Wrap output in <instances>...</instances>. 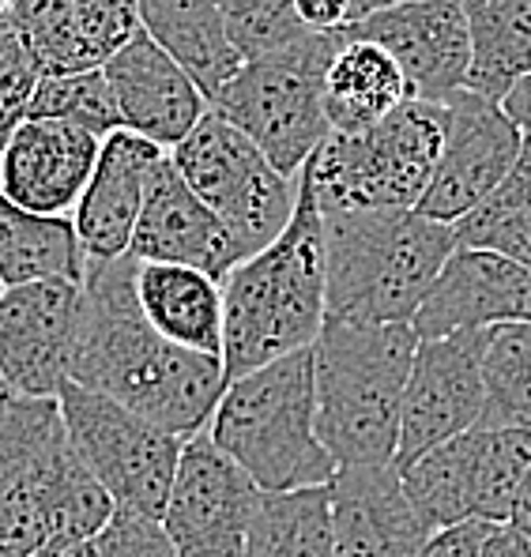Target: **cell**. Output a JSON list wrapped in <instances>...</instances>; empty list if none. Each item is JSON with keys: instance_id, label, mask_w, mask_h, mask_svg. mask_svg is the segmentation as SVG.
Masks as SVG:
<instances>
[{"instance_id": "cell-35", "label": "cell", "mask_w": 531, "mask_h": 557, "mask_svg": "<svg viewBox=\"0 0 531 557\" xmlns=\"http://www.w3.org/2000/svg\"><path fill=\"white\" fill-rule=\"evenodd\" d=\"M95 546L98 557H182L159 516H144L121 505L95 535Z\"/></svg>"}, {"instance_id": "cell-14", "label": "cell", "mask_w": 531, "mask_h": 557, "mask_svg": "<svg viewBox=\"0 0 531 557\" xmlns=\"http://www.w3.org/2000/svg\"><path fill=\"white\" fill-rule=\"evenodd\" d=\"M79 283L35 278L0 290V373L15 396H57L69 376Z\"/></svg>"}, {"instance_id": "cell-42", "label": "cell", "mask_w": 531, "mask_h": 557, "mask_svg": "<svg viewBox=\"0 0 531 557\" xmlns=\"http://www.w3.org/2000/svg\"><path fill=\"white\" fill-rule=\"evenodd\" d=\"M35 550L23 543H12V539H0V557H30Z\"/></svg>"}, {"instance_id": "cell-6", "label": "cell", "mask_w": 531, "mask_h": 557, "mask_svg": "<svg viewBox=\"0 0 531 557\" xmlns=\"http://www.w3.org/2000/svg\"><path fill=\"white\" fill-rule=\"evenodd\" d=\"M445 144V102L404 98L362 133H329L298 177L321 211L419 208Z\"/></svg>"}, {"instance_id": "cell-34", "label": "cell", "mask_w": 531, "mask_h": 557, "mask_svg": "<svg viewBox=\"0 0 531 557\" xmlns=\"http://www.w3.org/2000/svg\"><path fill=\"white\" fill-rule=\"evenodd\" d=\"M38 79H42V64L35 61L23 30L15 27L12 15H0V151L8 136L20 128V121H27Z\"/></svg>"}, {"instance_id": "cell-26", "label": "cell", "mask_w": 531, "mask_h": 557, "mask_svg": "<svg viewBox=\"0 0 531 557\" xmlns=\"http://www.w3.org/2000/svg\"><path fill=\"white\" fill-rule=\"evenodd\" d=\"M471 35L468 87L494 102L531 72V0H460Z\"/></svg>"}, {"instance_id": "cell-3", "label": "cell", "mask_w": 531, "mask_h": 557, "mask_svg": "<svg viewBox=\"0 0 531 557\" xmlns=\"http://www.w3.org/2000/svg\"><path fill=\"white\" fill-rule=\"evenodd\" d=\"M329 321L411 324L456 249L453 223L415 208L321 211Z\"/></svg>"}, {"instance_id": "cell-33", "label": "cell", "mask_w": 531, "mask_h": 557, "mask_svg": "<svg viewBox=\"0 0 531 557\" xmlns=\"http://www.w3.org/2000/svg\"><path fill=\"white\" fill-rule=\"evenodd\" d=\"M215 4L223 12L226 35L245 61L291 46L294 38L313 30L298 20L294 0H215Z\"/></svg>"}, {"instance_id": "cell-32", "label": "cell", "mask_w": 531, "mask_h": 557, "mask_svg": "<svg viewBox=\"0 0 531 557\" xmlns=\"http://www.w3.org/2000/svg\"><path fill=\"white\" fill-rule=\"evenodd\" d=\"M27 117H61L91 128L98 136H110L113 128H121L118 98L110 91L102 64L79 72H42Z\"/></svg>"}, {"instance_id": "cell-31", "label": "cell", "mask_w": 531, "mask_h": 557, "mask_svg": "<svg viewBox=\"0 0 531 557\" xmlns=\"http://www.w3.org/2000/svg\"><path fill=\"white\" fill-rule=\"evenodd\" d=\"M476 433V520L509 523L520 482L531 467V425H497Z\"/></svg>"}, {"instance_id": "cell-29", "label": "cell", "mask_w": 531, "mask_h": 557, "mask_svg": "<svg viewBox=\"0 0 531 557\" xmlns=\"http://www.w3.org/2000/svg\"><path fill=\"white\" fill-rule=\"evenodd\" d=\"M456 245H479L531 268V147L524 139L520 159L476 208L453 223Z\"/></svg>"}, {"instance_id": "cell-21", "label": "cell", "mask_w": 531, "mask_h": 557, "mask_svg": "<svg viewBox=\"0 0 531 557\" xmlns=\"http://www.w3.org/2000/svg\"><path fill=\"white\" fill-rule=\"evenodd\" d=\"M8 15L42 72L98 69L140 30L136 0H15Z\"/></svg>"}, {"instance_id": "cell-40", "label": "cell", "mask_w": 531, "mask_h": 557, "mask_svg": "<svg viewBox=\"0 0 531 557\" xmlns=\"http://www.w3.org/2000/svg\"><path fill=\"white\" fill-rule=\"evenodd\" d=\"M509 523H517L520 531H528L531 535V467H528L524 482H520V494H517V505H513Z\"/></svg>"}, {"instance_id": "cell-7", "label": "cell", "mask_w": 531, "mask_h": 557, "mask_svg": "<svg viewBox=\"0 0 531 557\" xmlns=\"http://www.w3.org/2000/svg\"><path fill=\"white\" fill-rule=\"evenodd\" d=\"M343 30H306L291 46L249 57L211 98V110L242 128L283 174L298 177L301 162L332 133L324 113V72Z\"/></svg>"}, {"instance_id": "cell-5", "label": "cell", "mask_w": 531, "mask_h": 557, "mask_svg": "<svg viewBox=\"0 0 531 557\" xmlns=\"http://www.w3.org/2000/svg\"><path fill=\"white\" fill-rule=\"evenodd\" d=\"M203 430L264 494L324 486L339 471L317 437L313 347L226 381Z\"/></svg>"}, {"instance_id": "cell-45", "label": "cell", "mask_w": 531, "mask_h": 557, "mask_svg": "<svg viewBox=\"0 0 531 557\" xmlns=\"http://www.w3.org/2000/svg\"><path fill=\"white\" fill-rule=\"evenodd\" d=\"M12 4H15V0H0V15H8V12H12Z\"/></svg>"}, {"instance_id": "cell-41", "label": "cell", "mask_w": 531, "mask_h": 557, "mask_svg": "<svg viewBox=\"0 0 531 557\" xmlns=\"http://www.w3.org/2000/svg\"><path fill=\"white\" fill-rule=\"evenodd\" d=\"M15 528H20V523H15V505L8 502V494L0 490V539H12L15 543Z\"/></svg>"}, {"instance_id": "cell-1", "label": "cell", "mask_w": 531, "mask_h": 557, "mask_svg": "<svg viewBox=\"0 0 531 557\" xmlns=\"http://www.w3.org/2000/svg\"><path fill=\"white\" fill-rule=\"evenodd\" d=\"M69 381L125 404L147 422L193 437L226 384L223 358L170 343L136 298V257H87L79 278Z\"/></svg>"}, {"instance_id": "cell-36", "label": "cell", "mask_w": 531, "mask_h": 557, "mask_svg": "<svg viewBox=\"0 0 531 557\" xmlns=\"http://www.w3.org/2000/svg\"><path fill=\"white\" fill-rule=\"evenodd\" d=\"M494 523L490 520H460L448 528L430 531L422 550L415 557H483V543Z\"/></svg>"}, {"instance_id": "cell-19", "label": "cell", "mask_w": 531, "mask_h": 557, "mask_svg": "<svg viewBox=\"0 0 531 557\" xmlns=\"http://www.w3.org/2000/svg\"><path fill=\"white\" fill-rule=\"evenodd\" d=\"M329 509L336 557H415L434 531L392 463L339 467L329 482Z\"/></svg>"}, {"instance_id": "cell-9", "label": "cell", "mask_w": 531, "mask_h": 557, "mask_svg": "<svg viewBox=\"0 0 531 557\" xmlns=\"http://www.w3.org/2000/svg\"><path fill=\"white\" fill-rule=\"evenodd\" d=\"M57 404L76 456L110 490L113 502L121 509L162 516L185 437L147 422L125 404L84 388L69 376L57 392Z\"/></svg>"}, {"instance_id": "cell-10", "label": "cell", "mask_w": 531, "mask_h": 557, "mask_svg": "<svg viewBox=\"0 0 531 557\" xmlns=\"http://www.w3.org/2000/svg\"><path fill=\"white\" fill-rule=\"evenodd\" d=\"M260 494L242 463L200 430L185 437L159 520L182 557H242Z\"/></svg>"}, {"instance_id": "cell-27", "label": "cell", "mask_w": 531, "mask_h": 557, "mask_svg": "<svg viewBox=\"0 0 531 557\" xmlns=\"http://www.w3.org/2000/svg\"><path fill=\"white\" fill-rule=\"evenodd\" d=\"M242 557H336L329 482L260 494Z\"/></svg>"}, {"instance_id": "cell-25", "label": "cell", "mask_w": 531, "mask_h": 557, "mask_svg": "<svg viewBox=\"0 0 531 557\" xmlns=\"http://www.w3.org/2000/svg\"><path fill=\"white\" fill-rule=\"evenodd\" d=\"M87 249L72 215H42L0 196V283H35V278H72L79 283Z\"/></svg>"}, {"instance_id": "cell-11", "label": "cell", "mask_w": 531, "mask_h": 557, "mask_svg": "<svg viewBox=\"0 0 531 557\" xmlns=\"http://www.w3.org/2000/svg\"><path fill=\"white\" fill-rule=\"evenodd\" d=\"M524 133L502 102L460 87L445 98V144L419 208L427 219L456 223L502 182L520 159Z\"/></svg>"}, {"instance_id": "cell-15", "label": "cell", "mask_w": 531, "mask_h": 557, "mask_svg": "<svg viewBox=\"0 0 531 557\" xmlns=\"http://www.w3.org/2000/svg\"><path fill=\"white\" fill-rule=\"evenodd\" d=\"M509 321H531V268L494 249L456 245L415 309L411 327L419 339H437Z\"/></svg>"}, {"instance_id": "cell-18", "label": "cell", "mask_w": 531, "mask_h": 557, "mask_svg": "<svg viewBox=\"0 0 531 557\" xmlns=\"http://www.w3.org/2000/svg\"><path fill=\"white\" fill-rule=\"evenodd\" d=\"M102 72L118 98L121 128L155 139L166 151L208 113V98L196 79L144 27L106 57Z\"/></svg>"}, {"instance_id": "cell-44", "label": "cell", "mask_w": 531, "mask_h": 557, "mask_svg": "<svg viewBox=\"0 0 531 557\" xmlns=\"http://www.w3.org/2000/svg\"><path fill=\"white\" fill-rule=\"evenodd\" d=\"M8 399H15V392L8 388V381H4V373H0V407L8 404Z\"/></svg>"}, {"instance_id": "cell-8", "label": "cell", "mask_w": 531, "mask_h": 557, "mask_svg": "<svg viewBox=\"0 0 531 557\" xmlns=\"http://www.w3.org/2000/svg\"><path fill=\"white\" fill-rule=\"evenodd\" d=\"M193 193L231 226L245 257L283 234L298 203V177L283 174L242 128L208 106L193 133L170 147Z\"/></svg>"}, {"instance_id": "cell-43", "label": "cell", "mask_w": 531, "mask_h": 557, "mask_svg": "<svg viewBox=\"0 0 531 557\" xmlns=\"http://www.w3.org/2000/svg\"><path fill=\"white\" fill-rule=\"evenodd\" d=\"M385 4H399V0H355V15H366L373 8H385Z\"/></svg>"}, {"instance_id": "cell-24", "label": "cell", "mask_w": 531, "mask_h": 557, "mask_svg": "<svg viewBox=\"0 0 531 557\" xmlns=\"http://www.w3.org/2000/svg\"><path fill=\"white\" fill-rule=\"evenodd\" d=\"M407 98V79L385 46L343 30L324 72V113L332 133H362Z\"/></svg>"}, {"instance_id": "cell-4", "label": "cell", "mask_w": 531, "mask_h": 557, "mask_svg": "<svg viewBox=\"0 0 531 557\" xmlns=\"http://www.w3.org/2000/svg\"><path fill=\"white\" fill-rule=\"evenodd\" d=\"M415 347L419 335L411 324L324 321L313 339L317 437L339 467H396Z\"/></svg>"}, {"instance_id": "cell-38", "label": "cell", "mask_w": 531, "mask_h": 557, "mask_svg": "<svg viewBox=\"0 0 531 557\" xmlns=\"http://www.w3.org/2000/svg\"><path fill=\"white\" fill-rule=\"evenodd\" d=\"M502 106H505V113L520 125V133L531 136V72L509 87V95L502 98Z\"/></svg>"}, {"instance_id": "cell-17", "label": "cell", "mask_w": 531, "mask_h": 557, "mask_svg": "<svg viewBox=\"0 0 531 557\" xmlns=\"http://www.w3.org/2000/svg\"><path fill=\"white\" fill-rule=\"evenodd\" d=\"M102 136L61 117L20 121L0 151V196L42 215H72Z\"/></svg>"}, {"instance_id": "cell-39", "label": "cell", "mask_w": 531, "mask_h": 557, "mask_svg": "<svg viewBox=\"0 0 531 557\" xmlns=\"http://www.w3.org/2000/svg\"><path fill=\"white\" fill-rule=\"evenodd\" d=\"M30 557H98V546L95 539H84V543H46Z\"/></svg>"}, {"instance_id": "cell-46", "label": "cell", "mask_w": 531, "mask_h": 557, "mask_svg": "<svg viewBox=\"0 0 531 557\" xmlns=\"http://www.w3.org/2000/svg\"><path fill=\"white\" fill-rule=\"evenodd\" d=\"M524 139H528V147H531V136H524Z\"/></svg>"}, {"instance_id": "cell-22", "label": "cell", "mask_w": 531, "mask_h": 557, "mask_svg": "<svg viewBox=\"0 0 531 557\" xmlns=\"http://www.w3.org/2000/svg\"><path fill=\"white\" fill-rule=\"evenodd\" d=\"M136 298L144 317L170 343L203 355L223 350V283L189 264L136 260Z\"/></svg>"}, {"instance_id": "cell-47", "label": "cell", "mask_w": 531, "mask_h": 557, "mask_svg": "<svg viewBox=\"0 0 531 557\" xmlns=\"http://www.w3.org/2000/svg\"><path fill=\"white\" fill-rule=\"evenodd\" d=\"M0 290H4V283H0Z\"/></svg>"}, {"instance_id": "cell-13", "label": "cell", "mask_w": 531, "mask_h": 557, "mask_svg": "<svg viewBox=\"0 0 531 557\" xmlns=\"http://www.w3.org/2000/svg\"><path fill=\"white\" fill-rule=\"evenodd\" d=\"M347 35L385 46L404 69L407 98L445 102L468 87L471 35L460 0H399L347 23Z\"/></svg>"}, {"instance_id": "cell-37", "label": "cell", "mask_w": 531, "mask_h": 557, "mask_svg": "<svg viewBox=\"0 0 531 557\" xmlns=\"http://www.w3.org/2000/svg\"><path fill=\"white\" fill-rule=\"evenodd\" d=\"M294 12L313 30H343L355 20V0H294Z\"/></svg>"}, {"instance_id": "cell-12", "label": "cell", "mask_w": 531, "mask_h": 557, "mask_svg": "<svg viewBox=\"0 0 531 557\" xmlns=\"http://www.w3.org/2000/svg\"><path fill=\"white\" fill-rule=\"evenodd\" d=\"M486 332H453L437 335V339H419L404 388V411H399L396 471L411 460H419L427 448L479 425L486 396Z\"/></svg>"}, {"instance_id": "cell-23", "label": "cell", "mask_w": 531, "mask_h": 557, "mask_svg": "<svg viewBox=\"0 0 531 557\" xmlns=\"http://www.w3.org/2000/svg\"><path fill=\"white\" fill-rule=\"evenodd\" d=\"M136 12L140 27L189 72L208 102L242 69L245 57L226 35L215 0H136Z\"/></svg>"}, {"instance_id": "cell-16", "label": "cell", "mask_w": 531, "mask_h": 557, "mask_svg": "<svg viewBox=\"0 0 531 557\" xmlns=\"http://www.w3.org/2000/svg\"><path fill=\"white\" fill-rule=\"evenodd\" d=\"M136 260H166V264H189L200 272L226 278L238 260H245L242 242L231 234V226L193 193V185L182 177L174 159H162L155 177L147 182L144 208L136 219L133 245Z\"/></svg>"}, {"instance_id": "cell-20", "label": "cell", "mask_w": 531, "mask_h": 557, "mask_svg": "<svg viewBox=\"0 0 531 557\" xmlns=\"http://www.w3.org/2000/svg\"><path fill=\"white\" fill-rule=\"evenodd\" d=\"M166 147L128 128H113L102 136L95 170L72 208V223L84 242L87 257H121L133 245L136 219L144 208L147 182L155 177Z\"/></svg>"}, {"instance_id": "cell-2", "label": "cell", "mask_w": 531, "mask_h": 557, "mask_svg": "<svg viewBox=\"0 0 531 557\" xmlns=\"http://www.w3.org/2000/svg\"><path fill=\"white\" fill-rule=\"evenodd\" d=\"M324 321V219L313 188L298 177V203L283 234L238 260L223 278L219 358L226 381L313 347Z\"/></svg>"}, {"instance_id": "cell-30", "label": "cell", "mask_w": 531, "mask_h": 557, "mask_svg": "<svg viewBox=\"0 0 531 557\" xmlns=\"http://www.w3.org/2000/svg\"><path fill=\"white\" fill-rule=\"evenodd\" d=\"M483 392V430L531 425V321H509L486 332Z\"/></svg>"}, {"instance_id": "cell-28", "label": "cell", "mask_w": 531, "mask_h": 557, "mask_svg": "<svg viewBox=\"0 0 531 557\" xmlns=\"http://www.w3.org/2000/svg\"><path fill=\"white\" fill-rule=\"evenodd\" d=\"M407 497L430 528L476 520V433L464 430L456 437L427 448L419 460L399 467Z\"/></svg>"}]
</instances>
